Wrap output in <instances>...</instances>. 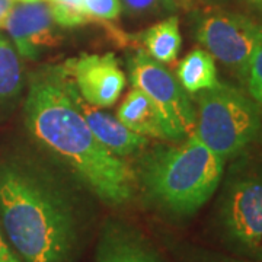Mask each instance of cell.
<instances>
[{
  "label": "cell",
  "instance_id": "cell-1",
  "mask_svg": "<svg viewBox=\"0 0 262 262\" xmlns=\"http://www.w3.org/2000/svg\"><path fill=\"white\" fill-rule=\"evenodd\" d=\"M91 215L82 196L46 165L0 160V227L22 262H79Z\"/></svg>",
  "mask_w": 262,
  "mask_h": 262
},
{
  "label": "cell",
  "instance_id": "cell-2",
  "mask_svg": "<svg viewBox=\"0 0 262 262\" xmlns=\"http://www.w3.org/2000/svg\"><path fill=\"white\" fill-rule=\"evenodd\" d=\"M25 125L32 139L110 206L131 201L136 170L95 137L69 92L63 66H44L29 77Z\"/></svg>",
  "mask_w": 262,
  "mask_h": 262
},
{
  "label": "cell",
  "instance_id": "cell-3",
  "mask_svg": "<svg viewBox=\"0 0 262 262\" xmlns=\"http://www.w3.org/2000/svg\"><path fill=\"white\" fill-rule=\"evenodd\" d=\"M225 159L191 134L179 146H160L141 156L137 185L151 206L168 219L195 215L219 189Z\"/></svg>",
  "mask_w": 262,
  "mask_h": 262
},
{
  "label": "cell",
  "instance_id": "cell-4",
  "mask_svg": "<svg viewBox=\"0 0 262 262\" xmlns=\"http://www.w3.org/2000/svg\"><path fill=\"white\" fill-rule=\"evenodd\" d=\"M211 227L229 252L262 262V166L239 160L223 181Z\"/></svg>",
  "mask_w": 262,
  "mask_h": 262
},
{
  "label": "cell",
  "instance_id": "cell-5",
  "mask_svg": "<svg viewBox=\"0 0 262 262\" xmlns=\"http://www.w3.org/2000/svg\"><path fill=\"white\" fill-rule=\"evenodd\" d=\"M195 134L223 159L236 158L252 143L262 125V115L252 98L233 86L220 83L194 95Z\"/></svg>",
  "mask_w": 262,
  "mask_h": 262
},
{
  "label": "cell",
  "instance_id": "cell-6",
  "mask_svg": "<svg viewBox=\"0 0 262 262\" xmlns=\"http://www.w3.org/2000/svg\"><path fill=\"white\" fill-rule=\"evenodd\" d=\"M128 73L133 88L143 91L159 110L169 140H185L194 134L196 110L177 75L151 58L146 50L136 51L128 60Z\"/></svg>",
  "mask_w": 262,
  "mask_h": 262
},
{
  "label": "cell",
  "instance_id": "cell-7",
  "mask_svg": "<svg viewBox=\"0 0 262 262\" xmlns=\"http://www.w3.org/2000/svg\"><path fill=\"white\" fill-rule=\"evenodd\" d=\"M195 39L242 79L251 57L262 42V27L241 13L208 12L196 22Z\"/></svg>",
  "mask_w": 262,
  "mask_h": 262
},
{
  "label": "cell",
  "instance_id": "cell-8",
  "mask_svg": "<svg viewBox=\"0 0 262 262\" xmlns=\"http://www.w3.org/2000/svg\"><path fill=\"white\" fill-rule=\"evenodd\" d=\"M63 69L72 79L77 94L98 108L113 106L125 86V75L113 53L69 58Z\"/></svg>",
  "mask_w": 262,
  "mask_h": 262
},
{
  "label": "cell",
  "instance_id": "cell-9",
  "mask_svg": "<svg viewBox=\"0 0 262 262\" xmlns=\"http://www.w3.org/2000/svg\"><path fill=\"white\" fill-rule=\"evenodd\" d=\"M3 28L8 31L12 44L22 58L37 60L46 50L60 42L51 3L47 0L13 5Z\"/></svg>",
  "mask_w": 262,
  "mask_h": 262
},
{
  "label": "cell",
  "instance_id": "cell-10",
  "mask_svg": "<svg viewBox=\"0 0 262 262\" xmlns=\"http://www.w3.org/2000/svg\"><path fill=\"white\" fill-rule=\"evenodd\" d=\"M94 262H168L146 234L122 220H106L99 232Z\"/></svg>",
  "mask_w": 262,
  "mask_h": 262
},
{
  "label": "cell",
  "instance_id": "cell-11",
  "mask_svg": "<svg viewBox=\"0 0 262 262\" xmlns=\"http://www.w3.org/2000/svg\"><path fill=\"white\" fill-rule=\"evenodd\" d=\"M69 92L88 122L89 128L95 134V137L118 158L134 155L149 144V137H144L141 134L131 131L117 117L86 102L83 98L77 94L70 77H69Z\"/></svg>",
  "mask_w": 262,
  "mask_h": 262
},
{
  "label": "cell",
  "instance_id": "cell-12",
  "mask_svg": "<svg viewBox=\"0 0 262 262\" xmlns=\"http://www.w3.org/2000/svg\"><path fill=\"white\" fill-rule=\"evenodd\" d=\"M117 118L127 128L144 137L169 140L159 110L149 96L137 88H133L121 102L117 110Z\"/></svg>",
  "mask_w": 262,
  "mask_h": 262
},
{
  "label": "cell",
  "instance_id": "cell-13",
  "mask_svg": "<svg viewBox=\"0 0 262 262\" xmlns=\"http://www.w3.org/2000/svg\"><path fill=\"white\" fill-rule=\"evenodd\" d=\"M177 77L189 95L211 89L220 83L214 57L204 48H195L181 60Z\"/></svg>",
  "mask_w": 262,
  "mask_h": 262
},
{
  "label": "cell",
  "instance_id": "cell-14",
  "mask_svg": "<svg viewBox=\"0 0 262 262\" xmlns=\"http://www.w3.org/2000/svg\"><path fill=\"white\" fill-rule=\"evenodd\" d=\"M146 53L162 64H172L178 58L182 47V37L179 32L177 16L160 20L141 34Z\"/></svg>",
  "mask_w": 262,
  "mask_h": 262
},
{
  "label": "cell",
  "instance_id": "cell-15",
  "mask_svg": "<svg viewBox=\"0 0 262 262\" xmlns=\"http://www.w3.org/2000/svg\"><path fill=\"white\" fill-rule=\"evenodd\" d=\"M24 88V72L18 51L0 34V103L16 98Z\"/></svg>",
  "mask_w": 262,
  "mask_h": 262
},
{
  "label": "cell",
  "instance_id": "cell-16",
  "mask_svg": "<svg viewBox=\"0 0 262 262\" xmlns=\"http://www.w3.org/2000/svg\"><path fill=\"white\" fill-rule=\"evenodd\" d=\"M246 91L262 115V42L255 50L242 76Z\"/></svg>",
  "mask_w": 262,
  "mask_h": 262
},
{
  "label": "cell",
  "instance_id": "cell-17",
  "mask_svg": "<svg viewBox=\"0 0 262 262\" xmlns=\"http://www.w3.org/2000/svg\"><path fill=\"white\" fill-rule=\"evenodd\" d=\"M177 256L179 262H253L244 259L234 255H225V253L207 251L203 248H196L191 245L177 246Z\"/></svg>",
  "mask_w": 262,
  "mask_h": 262
},
{
  "label": "cell",
  "instance_id": "cell-18",
  "mask_svg": "<svg viewBox=\"0 0 262 262\" xmlns=\"http://www.w3.org/2000/svg\"><path fill=\"white\" fill-rule=\"evenodd\" d=\"M51 3V10H53V18L56 20L57 25L72 28L77 25H84L94 19L91 18L84 8L79 6H72L63 2H50Z\"/></svg>",
  "mask_w": 262,
  "mask_h": 262
},
{
  "label": "cell",
  "instance_id": "cell-19",
  "mask_svg": "<svg viewBox=\"0 0 262 262\" xmlns=\"http://www.w3.org/2000/svg\"><path fill=\"white\" fill-rule=\"evenodd\" d=\"M83 6L94 20H113L121 12L120 0H83Z\"/></svg>",
  "mask_w": 262,
  "mask_h": 262
},
{
  "label": "cell",
  "instance_id": "cell-20",
  "mask_svg": "<svg viewBox=\"0 0 262 262\" xmlns=\"http://www.w3.org/2000/svg\"><path fill=\"white\" fill-rule=\"evenodd\" d=\"M124 9L128 15H150L175 8L173 0H121Z\"/></svg>",
  "mask_w": 262,
  "mask_h": 262
},
{
  "label": "cell",
  "instance_id": "cell-21",
  "mask_svg": "<svg viewBox=\"0 0 262 262\" xmlns=\"http://www.w3.org/2000/svg\"><path fill=\"white\" fill-rule=\"evenodd\" d=\"M0 262H22L16 256V253L12 251L9 244L6 242L2 227H0Z\"/></svg>",
  "mask_w": 262,
  "mask_h": 262
},
{
  "label": "cell",
  "instance_id": "cell-22",
  "mask_svg": "<svg viewBox=\"0 0 262 262\" xmlns=\"http://www.w3.org/2000/svg\"><path fill=\"white\" fill-rule=\"evenodd\" d=\"M15 0H0V28H3V24L9 15L10 9L13 8Z\"/></svg>",
  "mask_w": 262,
  "mask_h": 262
},
{
  "label": "cell",
  "instance_id": "cell-23",
  "mask_svg": "<svg viewBox=\"0 0 262 262\" xmlns=\"http://www.w3.org/2000/svg\"><path fill=\"white\" fill-rule=\"evenodd\" d=\"M252 8L258 10V12H261L262 13V0H246Z\"/></svg>",
  "mask_w": 262,
  "mask_h": 262
},
{
  "label": "cell",
  "instance_id": "cell-24",
  "mask_svg": "<svg viewBox=\"0 0 262 262\" xmlns=\"http://www.w3.org/2000/svg\"><path fill=\"white\" fill-rule=\"evenodd\" d=\"M18 2H38V0H18Z\"/></svg>",
  "mask_w": 262,
  "mask_h": 262
},
{
  "label": "cell",
  "instance_id": "cell-25",
  "mask_svg": "<svg viewBox=\"0 0 262 262\" xmlns=\"http://www.w3.org/2000/svg\"><path fill=\"white\" fill-rule=\"evenodd\" d=\"M206 2H210V3H215V2H220V0H206Z\"/></svg>",
  "mask_w": 262,
  "mask_h": 262
},
{
  "label": "cell",
  "instance_id": "cell-26",
  "mask_svg": "<svg viewBox=\"0 0 262 262\" xmlns=\"http://www.w3.org/2000/svg\"><path fill=\"white\" fill-rule=\"evenodd\" d=\"M48 2H53V0H48Z\"/></svg>",
  "mask_w": 262,
  "mask_h": 262
}]
</instances>
